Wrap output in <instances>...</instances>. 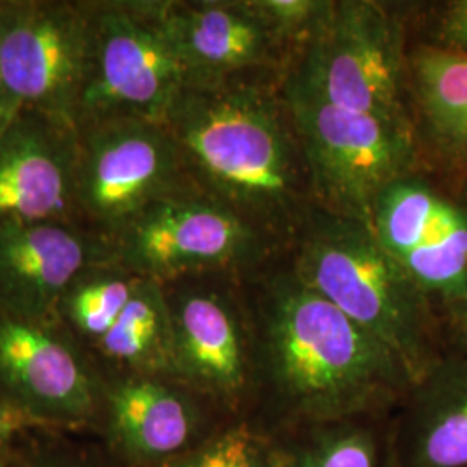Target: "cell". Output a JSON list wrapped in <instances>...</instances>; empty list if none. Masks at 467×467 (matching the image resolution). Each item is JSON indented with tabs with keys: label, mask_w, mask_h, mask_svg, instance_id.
<instances>
[{
	"label": "cell",
	"mask_w": 467,
	"mask_h": 467,
	"mask_svg": "<svg viewBox=\"0 0 467 467\" xmlns=\"http://www.w3.org/2000/svg\"><path fill=\"white\" fill-rule=\"evenodd\" d=\"M254 393L248 422L267 436L388 418L414 379L400 358L291 270L248 306Z\"/></svg>",
	"instance_id": "obj_1"
},
{
	"label": "cell",
	"mask_w": 467,
	"mask_h": 467,
	"mask_svg": "<svg viewBox=\"0 0 467 467\" xmlns=\"http://www.w3.org/2000/svg\"><path fill=\"white\" fill-rule=\"evenodd\" d=\"M250 77L189 82L165 125L191 179L262 233L300 229L310 192L281 90Z\"/></svg>",
	"instance_id": "obj_2"
},
{
	"label": "cell",
	"mask_w": 467,
	"mask_h": 467,
	"mask_svg": "<svg viewBox=\"0 0 467 467\" xmlns=\"http://www.w3.org/2000/svg\"><path fill=\"white\" fill-rule=\"evenodd\" d=\"M300 229L293 272L393 351L418 383L445 353L433 301L366 223L317 208Z\"/></svg>",
	"instance_id": "obj_3"
},
{
	"label": "cell",
	"mask_w": 467,
	"mask_h": 467,
	"mask_svg": "<svg viewBox=\"0 0 467 467\" xmlns=\"http://www.w3.org/2000/svg\"><path fill=\"white\" fill-rule=\"evenodd\" d=\"M281 96L318 208L370 227L384 189L422 170L414 123L348 111L287 84Z\"/></svg>",
	"instance_id": "obj_4"
},
{
	"label": "cell",
	"mask_w": 467,
	"mask_h": 467,
	"mask_svg": "<svg viewBox=\"0 0 467 467\" xmlns=\"http://www.w3.org/2000/svg\"><path fill=\"white\" fill-rule=\"evenodd\" d=\"M405 34L400 19L378 2H333L303 44L284 84L333 106L414 123L405 104Z\"/></svg>",
	"instance_id": "obj_5"
},
{
	"label": "cell",
	"mask_w": 467,
	"mask_h": 467,
	"mask_svg": "<svg viewBox=\"0 0 467 467\" xmlns=\"http://www.w3.org/2000/svg\"><path fill=\"white\" fill-rule=\"evenodd\" d=\"M94 46L77 129L137 118L165 123L189 82L167 25V2H92Z\"/></svg>",
	"instance_id": "obj_6"
},
{
	"label": "cell",
	"mask_w": 467,
	"mask_h": 467,
	"mask_svg": "<svg viewBox=\"0 0 467 467\" xmlns=\"http://www.w3.org/2000/svg\"><path fill=\"white\" fill-rule=\"evenodd\" d=\"M77 132V222L109 244L152 202L194 182L165 123L111 118Z\"/></svg>",
	"instance_id": "obj_7"
},
{
	"label": "cell",
	"mask_w": 467,
	"mask_h": 467,
	"mask_svg": "<svg viewBox=\"0 0 467 467\" xmlns=\"http://www.w3.org/2000/svg\"><path fill=\"white\" fill-rule=\"evenodd\" d=\"M264 233L196 182L152 202L111 243L119 265L161 284L253 264Z\"/></svg>",
	"instance_id": "obj_8"
},
{
	"label": "cell",
	"mask_w": 467,
	"mask_h": 467,
	"mask_svg": "<svg viewBox=\"0 0 467 467\" xmlns=\"http://www.w3.org/2000/svg\"><path fill=\"white\" fill-rule=\"evenodd\" d=\"M92 46V2L0 4V65L19 111L77 129Z\"/></svg>",
	"instance_id": "obj_9"
},
{
	"label": "cell",
	"mask_w": 467,
	"mask_h": 467,
	"mask_svg": "<svg viewBox=\"0 0 467 467\" xmlns=\"http://www.w3.org/2000/svg\"><path fill=\"white\" fill-rule=\"evenodd\" d=\"M171 322L173 379L229 420H248L254 393L248 306L231 289L191 277L163 284Z\"/></svg>",
	"instance_id": "obj_10"
},
{
	"label": "cell",
	"mask_w": 467,
	"mask_h": 467,
	"mask_svg": "<svg viewBox=\"0 0 467 467\" xmlns=\"http://www.w3.org/2000/svg\"><path fill=\"white\" fill-rule=\"evenodd\" d=\"M370 229L440 312L467 295V206L422 170L388 185Z\"/></svg>",
	"instance_id": "obj_11"
},
{
	"label": "cell",
	"mask_w": 467,
	"mask_h": 467,
	"mask_svg": "<svg viewBox=\"0 0 467 467\" xmlns=\"http://www.w3.org/2000/svg\"><path fill=\"white\" fill-rule=\"evenodd\" d=\"M57 326L0 316V399L40 428L99 424L104 379Z\"/></svg>",
	"instance_id": "obj_12"
},
{
	"label": "cell",
	"mask_w": 467,
	"mask_h": 467,
	"mask_svg": "<svg viewBox=\"0 0 467 467\" xmlns=\"http://www.w3.org/2000/svg\"><path fill=\"white\" fill-rule=\"evenodd\" d=\"M229 419L185 384L117 374L104 381L99 428L123 467H160L200 445Z\"/></svg>",
	"instance_id": "obj_13"
},
{
	"label": "cell",
	"mask_w": 467,
	"mask_h": 467,
	"mask_svg": "<svg viewBox=\"0 0 467 467\" xmlns=\"http://www.w3.org/2000/svg\"><path fill=\"white\" fill-rule=\"evenodd\" d=\"M115 260L113 248L78 223H0V316L59 320V303L84 270Z\"/></svg>",
	"instance_id": "obj_14"
},
{
	"label": "cell",
	"mask_w": 467,
	"mask_h": 467,
	"mask_svg": "<svg viewBox=\"0 0 467 467\" xmlns=\"http://www.w3.org/2000/svg\"><path fill=\"white\" fill-rule=\"evenodd\" d=\"M77 171V129L21 109L0 135V223H78Z\"/></svg>",
	"instance_id": "obj_15"
},
{
	"label": "cell",
	"mask_w": 467,
	"mask_h": 467,
	"mask_svg": "<svg viewBox=\"0 0 467 467\" xmlns=\"http://www.w3.org/2000/svg\"><path fill=\"white\" fill-rule=\"evenodd\" d=\"M167 25L189 82L250 77L285 47L253 0L167 2Z\"/></svg>",
	"instance_id": "obj_16"
},
{
	"label": "cell",
	"mask_w": 467,
	"mask_h": 467,
	"mask_svg": "<svg viewBox=\"0 0 467 467\" xmlns=\"http://www.w3.org/2000/svg\"><path fill=\"white\" fill-rule=\"evenodd\" d=\"M389 426L395 467H467V357L445 351Z\"/></svg>",
	"instance_id": "obj_17"
},
{
	"label": "cell",
	"mask_w": 467,
	"mask_h": 467,
	"mask_svg": "<svg viewBox=\"0 0 467 467\" xmlns=\"http://www.w3.org/2000/svg\"><path fill=\"white\" fill-rule=\"evenodd\" d=\"M407 90L414 99L419 140L453 173L467 170V54L436 44L409 50Z\"/></svg>",
	"instance_id": "obj_18"
},
{
	"label": "cell",
	"mask_w": 467,
	"mask_h": 467,
	"mask_svg": "<svg viewBox=\"0 0 467 467\" xmlns=\"http://www.w3.org/2000/svg\"><path fill=\"white\" fill-rule=\"evenodd\" d=\"M96 350L117 368V374L173 379L171 322L165 285L142 277L113 327L96 343Z\"/></svg>",
	"instance_id": "obj_19"
},
{
	"label": "cell",
	"mask_w": 467,
	"mask_h": 467,
	"mask_svg": "<svg viewBox=\"0 0 467 467\" xmlns=\"http://www.w3.org/2000/svg\"><path fill=\"white\" fill-rule=\"evenodd\" d=\"M270 438L277 467H395L388 418L324 422Z\"/></svg>",
	"instance_id": "obj_20"
},
{
	"label": "cell",
	"mask_w": 467,
	"mask_h": 467,
	"mask_svg": "<svg viewBox=\"0 0 467 467\" xmlns=\"http://www.w3.org/2000/svg\"><path fill=\"white\" fill-rule=\"evenodd\" d=\"M142 277L117 260L84 270L59 303V320L94 345L117 322Z\"/></svg>",
	"instance_id": "obj_21"
},
{
	"label": "cell",
	"mask_w": 467,
	"mask_h": 467,
	"mask_svg": "<svg viewBox=\"0 0 467 467\" xmlns=\"http://www.w3.org/2000/svg\"><path fill=\"white\" fill-rule=\"evenodd\" d=\"M160 467H277L272 438L248 420H227L200 445Z\"/></svg>",
	"instance_id": "obj_22"
},
{
	"label": "cell",
	"mask_w": 467,
	"mask_h": 467,
	"mask_svg": "<svg viewBox=\"0 0 467 467\" xmlns=\"http://www.w3.org/2000/svg\"><path fill=\"white\" fill-rule=\"evenodd\" d=\"M285 44L301 42L317 28L331 7V0H253Z\"/></svg>",
	"instance_id": "obj_23"
},
{
	"label": "cell",
	"mask_w": 467,
	"mask_h": 467,
	"mask_svg": "<svg viewBox=\"0 0 467 467\" xmlns=\"http://www.w3.org/2000/svg\"><path fill=\"white\" fill-rule=\"evenodd\" d=\"M431 44L467 54V0H453L440 9Z\"/></svg>",
	"instance_id": "obj_24"
},
{
	"label": "cell",
	"mask_w": 467,
	"mask_h": 467,
	"mask_svg": "<svg viewBox=\"0 0 467 467\" xmlns=\"http://www.w3.org/2000/svg\"><path fill=\"white\" fill-rule=\"evenodd\" d=\"M34 428H40L34 419L23 414L13 403L0 399V467L13 459L17 440Z\"/></svg>",
	"instance_id": "obj_25"
},
{
	"label": "cell",
	"mask_w": 467,
	"mask_h": 467,
	"mask_svg": "<svg viewBox=\"0 0 467 467\" xmlns=\"http://www.w3.org/2000/svg\"><path fill=\"white\" fill-rule=\"evenodd\" d=\"M445 351L467 357V295L440 310Z\"/></svg>",
	"instance_id": "obj_26"
},
{
	"label": "cell",
	"mask_w": 467,
	"mask_h": 467,
	"mask_svg": "<svg viewBox=\"0 0 467 467\" xmlns=\"http://www.w3.org/2000/svg\"><path fill=\"white\" fill-rule=\"evenodd\" d=\"M5 467H102L88 462L84 459H77V457H67V455H40L34 457L28 461H19L15 466L9 461Z\"/></svg>",
	"instance_id": "obj_27"
},
{
	"label": "cell",
	"mask_w": 467,
	"mask_h": 467,
	"mask_svg": "<svg viewBox=\"0 0 467 467\" xmlns=\"http://www.w3.org/2000/svg\"><path fill=\"white\" fill-rule=\"evenodd\" d=\"M17 113H19V108L7 88L2 65H0V135L4 134L5 129L15 121Z\"/></svg>",
	"instance_id": "obj_28"
},
{
	"label": "cell",
	"mask_w": 467,
	"mask_h": 467,
	"mask_svg": "<svg viewBox=\"0 0 467 467\" xmlns=\"http://www.w3.org/2000/svg\"><path fill=\"white\" fill-rule=\"evenodd\" d=\"M453 175H455V182H453L451 191L467 206V170L459 171V173H453Z\"/></svg>",
	"instance_id": "obj_29"
}]
</instances>
